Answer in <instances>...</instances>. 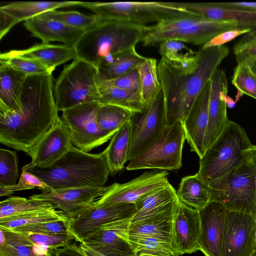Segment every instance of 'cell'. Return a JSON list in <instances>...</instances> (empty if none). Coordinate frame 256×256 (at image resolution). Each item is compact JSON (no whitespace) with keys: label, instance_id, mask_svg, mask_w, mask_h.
Wrapping results in <instances>:
<instances>
[{"label":"cell","instance_id":"6da1fadb","mask_svg":"<svg viewBox=\"0 0 256 256\" xmlns=\"http://www.w3.org/2000/svg\"><path fill=\"white\" fill-rule=\"evenodd\" d=\"M52 72L27 76L19 109L0 114V142L32 158L42 139L56 126L58 115Z\"/></svg>","mask_w":256,"mask_h":256},{"label":"cell","instance_id":"7a4b0ae2","mask_svg":"<svg viewBox=\"0 0 256 256\" xmlns=\"http://www.w3.org/2000/svg\"><path fill=\"white\" fill-rule=\"evenodd\" d=\"M226 46L202 48L194 64L188 68L172 66L162 60L158 74L164 100L166 126L178 120L183 122L192 105L229 54Z\"/></svg>","mask_w":256,"mask_h":256},{"label":"cell","instance_id":"3957f363","mask_svg":"<svg viewBox=\"0 0 256 256\" xmlns=\"http://www.w3.org/2000/svg\"><path fill=\"white\" fill-rule=\"evenodd\" d=\"M26 171L37 176L50 190L104 186L110 174L106 149L92 154L73 145L64 156L50 166L35 167Z\"/></svg>","mask_w":256,"mask_h":256},{"label":"cell","instance_id":"277c9868","mask_svg":"<svg viewBox=\"0 0 256 256\" xmlns=\"http://www.w3.org/2000/svg\"><path fill=\"white\" fill-rule=\"evenodd\" d=\"M145 26L99 18L74 46L77 58L97 68L106 58L136 48Z\"/></svg>","mask_w":256,"mask_h":256},{"label":"cell","instance_id":"5b68a950","mask_svg":"<svg viewBox=\"0 0 256 256\" xmlns=\"http://www.w3.org/2000/svg\"><path fill=\"white\" fill-rule=\"evenodd\" d=\"M252 146L244 129L229 120L220 134L200 158L196 174L211 187L246 160L245 150Z\"/></svg>","mask_w":256,"mask_h":256},{"label":"cell","instance_id":"8992f818","mask_svg":"<svg viewBox=\"0 0 256 256\" xmlns=\"http://www.w3.org/2000/svg\"><path fill=\"white\" fill-rule=\"evenodd\" d=\"M242 28L232 20H213L198 14L165 22L146 26L140 42L144 46H158L169 40L202 45L227 30Z\"/></svg>","mask_w":256,"mask_h":256},{"label":"cell","instance_id":"52a82bcc","mask_svg":"<svg viewBox=\"0 0 256 256\" xmlns=\"http://www.w3.org/2000/svg\"><path fill=\"white\" fill-rule=\"evenodd\" d=\"M80 6L92 11L101 19L111 20L145 26L192 17L198 14L187 11L174 2H82Z\"/></svg>","mask_w":256,"mask_h":256},{"label":"cell","instance_id":"ba28073f","mask_svg":"<svg viewBox=\"0 0 256 256\" xmlns=\"http://www.w3.org/2000/svg\"><path fill=\"white\" fill-rule=\"evenodd\" d=\"M210 202L256 218V162L246 160L210 187Z\"/></svg>","mask_w":256,"mask_h":256},{"label":"cell","instance_id":"9c48e42d","mask_svg":"<svg viewBox=\"0 0 256 256\" xmlns=\"http://www.w3.org/2000/svg\"><path fill=\"white\" fill-rule=\"evenodd\" d=\"M54 95L58 111L86 102H99L96 68L78 58L74 60L57 78Z\"/></svg>","mask_w":256,"mask_h":256},{"label":"cell","instance_id":"30bf717a","mask_svg":"<svg viewBox=\"0 0 256 256\" xmlns=\"http://www.w3.org/2000/svg\"><path fill=\"white\" fill-rule=\"evenodd\" d=\"M186 140L182 122L178 120L166 126L158 140L148 150L130 160L126 170L180 169L182 166V148Z\"/></svg>","mask_w":256,"mask_h":256},{"label":"cell","instance_id":"8fae6325","mask_svg":"<svg viewBox=\"0 0 256 256\" xmlns=\"http://www.w3.org/2000/svg\"><path fill=\"white\" fill-rule=\"evenodd\" d=\"M98 102L84 103L62 112L60 118L68 129L72 143L85 152L108 142L113 135L104 131L96 119Z\"/></svg>","mask_w":256,"mask_h":256},{"label":"cell","instance_id":"7c38bea8","mask_svg":"<svg viewBox=\"0 0 256 256\" xmlns=\"http://www.w3.org/2000/svg\"><path fill=\"white\" fill-rule=\"evenodd\" d=\"M130 142L128 160L150 148L166 126L162 90L154 100L141 112H133L130 119Z\"/></svg>","mask_w":256,"mask_h":256},{"label":"cell","instance_id":"4fadbf2b","mask_svg":"<svg viewBox=\"0 0 256 256\" xmlns=\"http://www.w3.org/2000/svg\"><path fill=\"white\" fill-rule=\"evenodd\" d=\"M136 212L135 204L119 203L98 205L95 204L78 216L70 219L71 234L80 244L102 225L132 218Z\"/></svg>","mask_w":256,"mask_h":256},{"label":"cell","instance_id":"5bb4252c","mask_svg":"<svg viewBox=\"0 0 256 256\" xmlns=\"http://www.w3.org/2000/svg\"><path fill=\"white\" fill-rule=\"evenodd\" d=\"M256 248V218L227 209L220 256H252Z\"/></svg>","mask_w":256,"mask_h":256},{"label":"cell","instance_id":"9a60e30c","mask_svg":"<svg viewBox=\"0 0 256 256\" xmlns=\"http://www.w3.org/2000/svg\"><path fill=\"white\" fill-rule=\"evenodd\" d=\"M166 170L146 172L138 177L124 183L115 182L94 202L98 205L119 203L135 204L144 196L170 183Z\"/></svg>","mask_w":256,"mask_h":256},{"label":"cell","instance_id":"2e32d148","mask_svg":"<svg viewBox=\"0 0 256 256\" xmlns=\"http://www.w3.org/2000/svg\"><path fill=\"white\" fill-rule=\"evenodd\" d=\"M107 186H84L51 190L34 194L30 198L48 202L62 211L69 219H74L94 204L109 188Z\"/></svg>","mask_w":256,"mask_h":256},{"label":"cell","instance_id":"e0dca14e","mask_svg":"<svg viewBox=\"0 0 256 256\" xmlns=\"http://www.w3.org/2000/svg\"><path fill=\"white\" fill-rule=\"evenodd\" d=\"M132 219L102 225L80 244L105 256H135L129 242Z\"/></svg>","mask_w":256,"mask_h":256},{"label":"cell","instance_id":"ac0fdd59","mask_svg":"<svg viewBox=\"0 0 256 256\" xmlns=\"http://www.w3.org/2000/svg\"><path fill=\"white\" fill-rule=\"evenodd\" d=\"M198 212L200 218L198 250L205 256H220L227 209L220 203L210 201Z\"/></svg>","mask_w":256,"mask_h":256},{"label":"cell","instance_id":"d6986e66","mask_svg":"<svg viewBox=\"0 0 256 256\" xmlns=\"http://www.w3.org/2000/svg\"><path fill=\"white\" fill-rule=\"evenodd\" d=\"M200 218L198 210L180 200L173 216L171 245L177 256L198 250Z\"/></svg>","mask_w":256,"mask_h":256},{"label":"cell","instance_id":"ffe728a7","mask_svg":"<svg viewBox=\"0 0 256 256\" xmlns=\"http://www.w3.org/2000/svg\"><path fill=\"white\" fill-rule=\"evenodd\" d=\"M210 82L208 120L204 142L206 150L220 134L229 120L226 102L228 85L225 70L218 68Z\"/></svg>","mask_w":256,"mask_h":256},{"label":"cell","instance_id":"44dd1931","mask_svg":"<svg viewBox=\"0 0 256 256\" xmlns=\"http://www.w3.org/2000/svg\"><path fill=\"white\" fill-rule=\"evenodd\" d=\"M72 146L70 132L60 118L39 143L32 161L24 166L22 170L50 166L64 156Z\"/></svg>","mask_w":256,"mask_h":256},{"label":"cell","instance_id":"7402d4cb","mask_svg":"<svg viewBox=\"0 0 256 256\" xmlns=\"http://www.w3.org/2000/svg\"><path fill=\"white\" fill-rule=\"evenodd\" d=\"M211 90L210 80L197 98L186 118L182 122L186 140L190 151L201 158L206 150L204 138L208 120V106Z\"/></svg>","mask_w":256,"mask_h":256},{"label":"cell","instance_id":"603a6c76","mask_svg":"<svg viewBox=\"0 0 256 256\" xmlns=\"http://www.w3.org/2000/svg\"><path fill=\"white\" fill-rule=\"evenodd\" d=\"M174 4L187 11L213 20H232L242 28H256V10L224 6L220 2H184Z\"/></svg>","mask_w":256,"mask_h":256},{"label":"cell","instance_id":"cb8c5ba5","mask_svg":"<svg viewBox=\"0 0 256 256\" xmlns=\"http://www.w3.org/2000/svg\"><path fill=\"white\" fill-rule=\"evenodd\" d=\"M178 201L176 192L170 184L155 190L135 203L136 212L131 224L152 218L173 215Z\"/></svg>","mask_w":256,"mask_h":256},{"label":"cell","instance_id":"d4e9b609","mask_svg":"<svg viewBox=\"0 0 256 256\" xmlns=\"http://www.w3.org/2000/svg\"><path fill=\"white\" fill-rule=\"evenodd\" d=\"M24 24L32 36L40 39L42 43L60 42L73 48L84 32L56 20L38 16L25 20Z\"/></svg>","mask_w":256,"mask_h":256},{"label":"cell","instance_id":"484cf974","mask_svg":"<svg viewBox=\"0 0 256 256\" xmlns=\"http://www.w3.org/2000/svg\"><path fill=\"white\" fill-rule=\"evenodd\" d=\"M6 54L34 60L54 68L70 60L77 58L73 47L65 44H37L24 50H12Z\"/></svg>","mask_w":256,"mask_h":256},{"label":"cell","instance_id":"4316f807","mask_svg":"<svg viewBox=\"0 0 256 256\" xmlns=\"http://www.w3.org/2000/svg\"><path fill=\"white\" fill-rule=\"evenodd\" d=\"M26 76L0 61V114L19 109V100Z\"/></svg>","mask_w":256,"mask_h":256},{"label":"cell","instance_id":"83f0119b","mask_svg":"<svg viewBox=\"0 0 256 256\" xmlns=\"http://www.w3.org/2000/svg\"><path fill=\"white\" fill-rule=\"evenodd\" d=\"M146 58L138 53L136 48L108 56L96 68L98 77L102 80H114L136 68Z\"/></svg>","mask_w":256,"mask_h":256},{"label":"cell","instance_id":"f1b7e54d","mask_svg":"<svg viewBox=\"0 0 256 256\" xmlns=\"http://www.w3.org/2000/svg\"><path fill=\"white\" fill-rule=\"evenodd\" d=\"M0 256H54L24 234L0 226Z\"/></svg>","mask_w":256,"mask_h":256},{"label":"cell","instance_id":"f546056e","mask_svg":"<svg viewBox=\"0 0 256 256\" xmlns=\"http://www.w3.org/2000/svg\"><path fill=\"white\" fill-rule=\"evenodd\" d=\"M98 86L102 104L119 106L132 112H141L148 106L140 94L136 93L114 86L110 80L98 77Z\"/></svg>","mask_w":256,"mask_h":256},{"label":"cell","instance_id":"4dcf8cb0","mask_svg":"<svg viewBox=\"0 0 256 256\" xmlns=\"http://www.w3.org/2000/svg\"><path fill=\"white\" fill-rule=\"evenodd\" d=\"M212 189L196 174L182 178L176 194L187 206L200 210L209 202Z\"/></svg>","mask_w":256,"mask_h":256},{"label":"cell","instance_id":"1f68e13d","mask_svg":"<svg viewBox=\"0 0 256 256\" xmlns=\"http://www.w3.org/2000/svg\"><path fill=\"white\" fill-rule=\"evenodd\" d=\"M78 1H31L14 2L0 7V10L16 18L18 22L56 8L80 6Z\"/></svg>","mask_w":256,"mask_h":256},{"label":"cell","instance_id":"d6a6232c","mask_svg":"<svg viewBox=\"0 0 256 256\" xmlns=\"http://www.w3.org/2000/svg\"><path fill=\"white\" fill-rule=\"evenodd\" d=\"M130 142V120L124 124L111 138L106 148L110 174H115L122 170L128 160Z\"/></svg>","mask_w":256,"mask_h":256},{"label":"cell","instance_id":"836d02e7","mask_svg":"<svg viewBox=\"0 0 256 256\" xmlns=\"http://www.w3.org/2000/svg\"><path fill=\"white\" fill-rule=\"evenodd\" d=\"M158 47L160 60L177 68L190 67L194 64L198 58V52L192 50L180 41L166 40L160 43Z\"/></svg>","mask_w":256,"mask_h":256},{"label":"cell","instance_id":"e575fe53","mask_svg":"<svg viewBox=\"0 0 256 256\" xmlns=\"http://www.w3.org/2000/svg\"><path fill=\"white\" fill-rule=\"evenodd\" d=\"M174 214L152 218L130 224L128 234L158 238L170 242Z\"/></svg>","mask_w":256,"mask_h":256},{"label":"cell","instance_id":"d590c367","mask_svg":"<svg viewBox=\"0 0 256 256\" xmlns=\"http://www.w3.org/2000/svg\"><path fill=\"white\" fill-rule=\"evenodd\" d=\"M157 60L148 58L138 67L140 75L141 96L144 104L147 106L156 98L162 90L159 80Z\"/></svg>","mask_w":256,"mask_h":256},{"label":"cell","instance_id":"8d00e7d4","mask_svg":"<svg viewBox=\"0 0 256 256\" xmlns=\"http://www.w3.org/2000/svg\"><path fill=\"white\" fill-rule=\"evenodd\" d=\"M135 256H177L170 242L160 238L129 235Z\"/></svg>","mask_w":256,"mask_h":256},{"label":"cell","instance_id":"74e56055","mask_svg":"<svg viewBox=\"0 0 256 256\" xmlns=\"http://www.w3.org/2000/svg\"><path fill=\"white\" fill-rule=\"evenodd\" d=\"M132 112L119 106L101 104L96 119L98 126L104 131L114 135L124 124L130 120Z\"/></svg>","mask_w":256,"mask_h":256},{"label":"cell","instance_id":"f35d334b","mask_svg":"<svg viewBox=\"0 0 256 256\" xmlns=\"http://www.w3.org/2000/svg\"><path fill=\"white\" fill-rule=\"evenodd\" d=\"M68 218L55 208L46 209L0 219V226L14 229L22 226L58 220Z\"/></svg>","mask_w":256,"mask_h":256},{"label":"cell","instance_id":"ab89813d","mask_svg":"<svg viewBox=\"0 0 256 256\" xmlns=\"http://www.w3.org/2000/svg\"><path fill=\"white\" fill-rule=\"evenodd\" d=\"M52 208H54L52 204L46 202L13 196L0 202V219Z\"/></svg>","mask_w":256,"mask_h":256},{"label":"cell","instance_id":"60d3db41","mask_svg":"<svg viewBox=\"0 0 256 256\" xmlns=\"http://www.w3.org/2000/svg\"><path fill=\"white\" fill-rule=\"evenodd\" d=\"M38 17L56 20L70 26L85 31L93 26L99 18L96 14L88 15L78 11L52 10L38 16Z\"/></svg>","mask_w":256,"mask_h":256},{"label":"cell","instance_id":"b9f144b4","mask_svg":"<svg viewBox=\"0 0 256 256\" xmlns=\"http://www.w3.org/2000/svg\"><path fill=\"white\" fill-rule=\"evenodd\" d=\"M232 83L238 90L236 102L244 94L256 100V74L248 64H238L234 70Z\"/></svg>","mask_w":256,"mask_h":256},{"label":"cell","instance_id":"7bdbcfd3","mask_svg":"<svg viewBox=\"0 0 256 256\" xmlns=\"http://www.w3.org/2000/svg\"><path fill=\"white\" fill-rule=\"evenodd\" d=\"M18 158L15 151L0 149V186H14L18 178Z\"/></svg>","mask_w":256,"mask_h":256},{"label":"cell","instance_id":"ee69618b","mask_svg":"<svg viewBox=\"0 0 256 256\" xmlns=\"http://www.w3.org/2000/svg\"><path fill=\"white\" fill-rule=\"evenodd\" d=\"M0 61L26 76L52 72L54 68H50L32 60L1 53Z\"/></svg>","mask_w":256,"mask_h":256},{"label":"cell","instance_id":"f6af8a7d","mask_svg":"<svg viewBox=\"0 0 256 256\" xmlns=\"http://www.w3.org/2000/svg\"><path fill=\"white\" fill-rule=\"evenodd\" d=\"M22 234L34 244L48 250L54 256L57 250L72 243V240H74L72 234Z\"/></svg>","mask_w":256,"mask_h":256},{"label":"cell","instance_id":"bcb514c9","mask_svg":"<svg viewBox=\"0 0 256 256\" xmlns=\"http://www.w3.org/2000/svg\"><path fill=\"white\" fill-rule=\"evenodd\" d=\"M233 50L238 64L244 62L250 64L256 61V28L244 34Z\"/></svg>","mask_w":256,"mask_h":256},{"label":"cell","instance_id":"7dc6e473","mask_svg":"<svg viewBox=\"0 0 256 256\" xmlns=\"http://www.w3.org/2000/svg\"><path fill=\"white\" fill-rule=\"evenodd\" d=\"M70 220L68 218H66L56 221L24 226L12 230L22 233L72 234Z\"/></svg>","mask_w":256,"mask_h":256},{"label":"cell","instance_id":"c3c4849f","mask_svg":"<svg viewBox=\"0 0 256 256\" xmlns=\"http://www.w3.org/2000/svg\"><path fill=\"white\" fill-rule=\"evenodd\" d=\"M35 188L42 192L50 190L49 187L42 180L30 172L22 170L19 181L16 185L10 186H0V196H8L14 192L31 190Z\"/></svg>","mask_w":256,"mask_h":256},{"label":"cell","instance_id":"681fc988","mask_svg":"<svg viewBox=\"0 0 256 256\" xmlns=\"http://www.w3.org/2000/svg\"><path fill=\"white\" fill-rule=\"evenodd\" d=\"M110 80L116 87L141 94L140 82L138 68Z\"/></svg>","mask_w":256,"mask_h":256},{"label":"cell","instance_id":"f907efd6","mask_svg":"<svg viewBox=\"0 0 256 256\" xmlns=\"http://www.w3.org/2000/svg\"><path fill=\"white\" fill-rule=\"evenodd\" d=\"M252 30L250 28H237L224 32L212 39L202 46V48H210L224 46L236 37L244 35Z\"/></svg>","mask_w":256,"mask_h":256},{"label":"cell","instance_id":"816d5d0a","mask_svg":"<svg viewBox=\"0 0 256 256\" xmlns=\"http://www.w3.org/2000/svg\"><path fill=\"white\" fill-rule=\"evenodd\" d=\"M18 22L12 16L0 10V39L8 32Z\"/></svg>","mask_w":256,"mask_h":256},{"label":"cell","instance_id":"f5cc1de1","mask_svg":"<svg viewBox=\"0 0 256 256\" xmlns=\"http://www.w3.org/2000/svg\"><path fill=\"white\" fill-rule=\"evenodd\" d=\"M54 256H87L80 246L71 243L57 250Z\"/></svg>","mask_w":256,"mask_h":256},{"label":"cell","instance_id":"db71d44e","mask_svg":"<svg viewBox=\"0 0 256 256\" xmlns=\"http://www.w3.org/2000/svg\"><path fill=\"white\" fill-rule=\"evenodd\" d=\"M224 6L240 8L246 10H256V2H220Z\"/></svg>","mask_w":256,"mask_h":256},{"label":"cell","instance_id":"11a10c76","mask_svg":"<svg viewBox=\"0 0 256 256\" xmlns=\"http://www.w3.org/2000/svg\"><path fill=\"white\" fill-rule=\"evenodd\" d=\"M82 250L87 256H105L88 247L83 244H80Z\"/></svg>","mask_w":256,"mask_h":256},{"label":"cell","instance_id":"9f6ffc18","mask_svg":"<svg viewBox=\"0 0 256 256\" xmlns=\"http://www.w3.org/2000/svg\"><path fill=\"white\" fill-rule=\"evenodd\" d=\"M248 157L252 158L256 162V146H252L248 150H245Z\"/></svg>","mask_w":256,"mask_h":256},{"label":"cell","instance_id":"6f0895ef","mask_svg":"<svg viewBox=\"0 0 256 256\" xmlns=\"http://www.w3.org/2000/svg\"><path fill=\"white\" fill-rule=\"evenodd\" d=\"M226 107L228 108H233L236 104V102L231 97L227 96L226 100Z\"/></svg>","mask_w":256,"mask_h":256},{"label":"cell","instance_id":"680465c9","mask_svg":"<svg viewBox=\"0 0 256 256\" xmlns=\"http://www.w3.org/2000/svg\"><path fill=\"white\" fill-rule=\"evenodd\" d=\"M249 65L254 72L256 74V61L250 64Z\"/></svg>","mask_w":256,"mask_h":256},{"label":"cell","instance_id":"91938a15","mask_svg":"<svg viewBox=\"0 0 256 256\" xmlns=\"http://www.w3.org/2000/svg\"><path fill=\"white\" fill-rule=\"evenodd\" d=\"M252 256H256V250H255Z\"/></svg>","mask_w":256,"mask_h":256},{"label":"cell","instance_id":"94428289","mask_svg":"<svg viewBox=\"0 0 256 256\" xmlns=\"http://www.w3.org/2000/svg\"></svg>","mask_w":256,"mask_h":256}]
</instances>
